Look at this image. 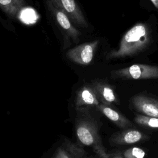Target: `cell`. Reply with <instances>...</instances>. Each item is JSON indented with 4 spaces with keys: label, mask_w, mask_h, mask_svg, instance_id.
Here are the masks:
<instances>
[{
    "label": "cell",
    "mask_w": 158,
    "mask_h": 158,
    "mask_svg": "<svg viewBox=\"0 0 158 158\" xmlns=\"http://www.w3.org/2000/svg\"><path fill=\"white\" fill-rule=\"evenodd\" d=\"M25 6V0H0V9L14 20L19 18Z\"/></svg>",
    "instance_id": "cell-11"
},
{
    "label": "cell",
    "mask_w": 158,
    "mask_h": 158,
    "mask_svg": "<svg viewBox=\"0 0 158 158\" xmlns=\"http://www.w3.org/2000/svg\"><path fill=\"white\" fill-rule=\"evenodd\" d=\"M123 156L124 158H144L145 152L141 148L133 147L125 150Z\"/></svg>",
    "instance_id": "cell-14"
},
{
    "label": "cell",
    "mask_w": 158,
    "mask_h": 158,
    "mask_svg": "<svg viewBox=\"0 0 158 158\" xmlns=\"http://www.w3.org/2000/svg\"><path fill=\"white\" fill-rule=\"evenodd\" d=\"M131 102L138 112L145 115L158 118V100L139 94L132 98Z\"/></svg>",
    "instance_id": "cell-7"
},
{
    "label": "cell",
    "mask_w": 158,
    "mask_h": 158,
    "mask_svg": "<svg viewBox=\"0 0 158 158\" xmlns=\"http://www.w3.org/2000/svg\"><path fill=\"white\" fill-rule=\"evenodd\" d=\"M46 4L56 23L66 35L70 37L74 42L79 41L80 31L72 25L69 17L55 4L52 0H46Z\"/></svg>",
    "instance_id": "cell-3"
},
{
    "label": "cell",
    "mask_w": 158,
    "mask_h": 158,
    "mask_svg": "<svg viewBox=\"0 0 158 158\" xmlns=\"http://www.w3.org/2000/svg\"><path fill=\"white\" fill-rule=\"evenodd\" d=\"M98 43V40L83 43L69 50L66 53V56L75 63L80 65H88L93 60L94 53Z\"/></svg>",
    "instance_id": "cell-4"
},
{
    "label": "cell",
    "mask_w": 158,
    "mask_h": 158,
    "mask_svg": "<svg viewBox=\"0 0 158 158\" xmlns=\"http://www.w3.org/2000/svg\"><path fill=\"white\" fill-rule=\"evenodd\" d=\"M55 158H72L68 153L62 149H59L56 155Z\"/></svg>",
    "instance_id": "cell-16"
},
{
    "label": "cell",
    "mask_w": 158,
    "mask_h": 158,
    "mask_svg": "<svg viewBox=\"0 0 158 158\" xmlns=\"http://www.w3.org/2000/svg\"><path fill=\"white\" fill-rule=\"evenodd\" d=\"M115 78L143 80L158 78V66L147 64H134L112 72Z\"/></svg>",
    "instance_id": "cell-2"
},
{
    "label": "cell",
    "mask_w": 158,
    "mask_h": 158,
    "mask_svg": "<svg viewBox=\"0 0 158 158\" xmlns=\"http://www.w3.org/2000/svg\"><path fill=\"white\" fill-rule=\"evenodd\" d=\"M135 121L138 125L151 128H158V118L145 115H137Z\"/></svg>",
    "instance_id": "cell-13"
},
{
    "label": "cell",
    "mask_w": 158,
    "mask_h": 158,
    "mask_svg": "<svg viewBox=\"0 0 158 158\" xmlns=\"http://www.w3.org/2000/svg\"><path fill=\"white\" fill-rule=\"evenodd\" d=\"M99 110L110 120L115 123L122 128H127L131 127L132 123L118 111L109 107L107 104H102L97 106Z\"/></svg>",
    "instance_id": "cell-10"
},
{
    "label": "cell",
    "mask_w": 158,
    "mask_h": 158,
    "mask_svg": "<svg viewBox=\"0 0 158 158\" xmlns=\"http://www.w3.org/2000/svg\"><path fill=\"white\" fill-rule=\"evenodd\" d=\"M69 149L71 151L72 154L77 156L78 158H83L86 155L85 151L83 149H81L80 148H78L73 144L70 145Z\"/></svg>",
    "instance_id": "cell-15"
},
{
    "label": "cell",
    "mask_w": 158,
    "mask_h": 158,
    "mask_svg": "<svg viewBox=\"0 0 158 158\" xmlns=\"http://www.w3.org/2000/svg\"><path fill=\"white\" fill-rule=\"evenodd\" d=\"M92 86L99 100L102 104H110L117 102V96L112 87L106 83L102 81H95Z\"/></svg>",
    "instance_id": "cell-9"
},
{
    "label": "cell",
    "mask_w": 158,
    "mask_h": 158,
    "mask_svg": "<svg viewBox=\"0 0 158 158\" xmlns=\"http://www.w3.org/2000/svg\"><path fill=\"white\" fill-rule=\"evenodd\" d=\"M150 1L152 2L154 7L158 9V0H150Z\"/></svg>",
    "instance_id": "cell-18"
},
{
    "label": "cell",
    "mask_w": 158,
    "mask_h": 158,
    "mask_svg": "<svg viewBox=\"0 0 158 158\" xmlns=\"http://www.w3.org/2000/svg\"><path fill=\"white\" fill-rule=\"evenodd\" d=\"M146 136L137 130L129 129L118 134L113 139V141L119 144H133L144 139Z\"/></svg>",
    "instance_id": "cell-12"
},
{
    "label": "cell",
    "mask_w": 158,
    "mask_h": 158,
    "mask_svg": "<svg viewBox=\"0 0 158 158\" xmlns=\"http://www.w3.org/2000/svg\"><path fill=\"white\" fill-rule=\"evenodd\" d=\"M151 35L146 24L138 23L122 37L118 48L107 54V59L120 58L135 55L144 51L150 44Z\"/></svg>",
    "instance_id": "cell-1"
},
{
    "label": "cell",
    "mask_w": 158,
    "mask_h": 158,
    "mask_svg": "<svg viewBox=\"0 0 158 158\" xmlns=\"http://www.w3.org/2000/svg\"><path fill=\"white\" fill-rule=\"evenodd\" d=\"M70 19L71 22L83 28L88 27V23L75 0H52Z\"/></svg>",
    "instance_id": "cell-6"
},
{
    "label": "cell",
    "mask_w": 158,
    "mask_h": 158,
    "mask_svg": "<svg viewBox=\"0 0 158 158\" xmlns=\"http://www.w3.org/2000/svg\"><path fill=\"white\" fill-rule=\"evenodd\" d=\"M75 104L77 107L99 105V99L92 85H86L79 89L77 95Z\"/></svg>",
    "instance_id": "cell-8"
},
{
    "label": "cell",
    "mask_w": 158,
    "mask_h": 158,
    "mask_svg": "<svg viewBox=\"0 0 158 158\" xmlns=\"http://www.w3.org/2000/svg\"><path fill=\"white\" fill-rule=\"evenodd\" d=\"M109 158H123L120 153H114L109 154Z\"/></svg>",
    "instance_id": "cell-17"
},
{
    "label": "cell",
    "mask_w": 158,
    "mask_h": 158,
    "mask_svg": "<svg viewBox=\"0 0 158 158\" xmlns=\"http://www.w3.org/2000/svg\"><path fill=\"white\" fill-rule=\"evenodd\" d=\"M76 134L79 141L85 146H93L101 141L96 125L89 119H81L78 122Z\"/></svg>",
    "instance_id": "cell-5"
}]
</instances>
